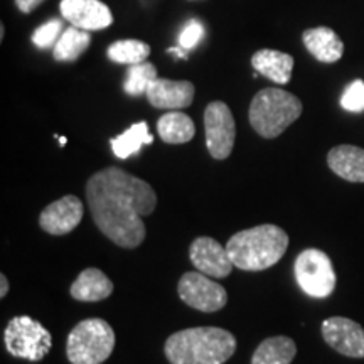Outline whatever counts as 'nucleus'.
Segmentation results:
<instances>
[{"label":"nucleus","instance_id":"obj_11","mask_svg":"<svg viewBox=\"0 0 364 364\" xmlns=\"http://www.w3.org/2000/svg\"><path fill=\"white\" fill-rule=\"evenodd\" d=\"M189 257L196 270L211 279H226L235 267L226 247L209 236H199L191 243Z\"/></svg>","mask_w":364,"mask_h":364},{"label":"nucleus","instance_id":"obj_3","mask_svg":"<svg viewBox=\"0 0 364 364\" xmlns=\"http://www.w3.org/2000/svg\"><path fill=\"white\" fill-rule=\"evenodd\" d=\"M289 248V235L277 225H260L233 235L226 243L231 262L240 270L262 272L279 263Z\"/></svg>","mask_w":364,"mask_h":364},{"label":"nucleus","instance_id":"obj_25","mask_svg":"<svg viewBox=\"0 0 364 364\" xmlns=\"http://www.w3.org/2000/svg\"><path fill=\"white\" fill-rule=\"evenodd\" d=\"M63 24L61 19H51L48 22H44L43 26H39L38 29L34 31L33 34V43L34 46H38L39 49H49V48H54V46L58 44L59 38H61L63 33Z\"/></svg>","mask_w":364,"mask_h":364},{"label":"nucleus","instance_id":"obj_21","mask_svg":"<svg viewBox=\"0 0 364 364\" xmlns=\"http://www.w3.org/2000/svg\"><path fill=\"white\" fill-rule=\"evenodd\" d=\"M152 142L154 136L149 132L147 122H136L129 130H125L124 134L112 139L110 145L113 154L118 159H129L135 156V154H139L144 145H150Z\"/></svg>","mask_w":364,"mask_h":364},{"label":"nucleus","instance_id":"obj_29","mask_svg":"<svg viewBox=\"0 0 364 364\" xmlns=\"http://www.w3.org/2000/svg\"><path fill=\"white\" fill-rule=\"evenodd\" d=\"M167 53L169 54H174V56L181 58V59H188V51H186L184 48H181V46H177V48H169L167 49Z\"/></svg>","mask_w":364,"mask_h":364},{"label":"nucleus","instance_id":"obj_8","mask_svg":"<svg viewBox=\"0 0 364 364\" xmlns=\"http://www.w3.org/2000/svg\"><path fill=\"white\" fill-rule=\"evenodd\" d=\"M177 292L186 306L206 314L221 311L228 304L225 287L201 272H186L177 284Z\"/></svg>","mask_w":364,"mask_h":364},{"label":"nucleus","instance_id":"obj_17","mask_svg":"<svg viewBox=\"0 0 364 364\" xmlns=\"http://www.w3.org/2000/svg\"><path fill=\"white\" fill-rule=\"evenodd\" d=\"M331 171L349 182H364V149L338 145L327 154Z\"/></svg>","mask_w":364,"mask_h":364},{"label":"nucleus","instance_id":"obj_5","mask_svg":"<svg viewBox=\"0 0 364 364\" xmlns=\"http://www.w3.org/2000/svg\"><path fill=\"white\" fill-rule=\"evenodd\" d=\"M115 349V331L103 318H85L73 327L66 341L71 364H102Z\"/></svg>","mask_w":364,"mask_h":364},{"label":"nucleus","instance_id":"obj_4","mask_svg":"<svg viewBox=\"0 0 364 364\" xmlns=\"http://www.w3.org/2000/svg\"><path fill=\"white\" fill-rule=\"evenodd\" d=\"M302 115V102L280 88H263L250 105V125L263 139H275Z\"/></svg>","mask_w":364,"mask_h":364},{"label":"nucleus","instance_id":"obj_32","mask_svg":"<svg viewBox=\"0 0 364 364\" xmlns=\"http://www.w3.org/2000/svg\"><path fill=\"white\" fill-rule=\"evenodd\" d=\"M59 144L66 145V136H61V139H59Z\"/></svg>","mask_w":364,"mask_h":364},{"label":"nucleus","instance_id":"obj_16","mask_svg":"<svg viewBox=\"0 0 364 364\" xmlns=\"http://www.w3.org/2000/svg\"><path fill=\"white\" fill-rule=\"evenodd\" d=\"M252 66L273 83L287 85L292 78L294 58L275 49H260L253 54Z\"/></svg>","mask_w":364,"mask_h":364},{"label":"nucleus","instance_id":"obj_13","mask_svg":"<svg viewBox=\"0 0 364 364\" xmlns=\"http://www.w3.org/2000/svg\"><path fill=\"white\" fill-rule=\"evenodd\" d=\"M59 11L71 26L83 31H102L113 22L110 9L102 0H61Z\"/></svg>","mask_w":364,"mask_h":364},{"label":"nucleus","instance_id":"obj_9","mask_svg":"<svg viewBox=\"0 0 364 364\" xmlns=\"http://www.w3.org/2000/svg\"><path fill=\"white\" fill-rule=\"evenodd\" d=\"M206 147L216 161H225L233 152L236 125L230 107L223 102H213L204 112Z\"/></svg>","mask_w":364,"mask_h":364},{"label":"nucleus","instance_id":"obj_20","mask_svg":"<svg viewBox=\"0 0 364 364\" xmlns=\"http://www.w3.org/2000/svg\"><path fill=\"white\" fill-rule=\"evenodd\" d=\"M297 354V346L290 338H268L255 349L252 364H290Z\"/></svg>","mask_w":364,"mask_h":364},{"label":"nucleus","instance_id":"obj_18","mask_svg":"<svg viewBox=\"0 0 364 364\" xmlns=\"http://www.w3.org/2000/svg\"><path fill=\"white\" fill-rule=\"evenodd\" d=\"M113 292V282L98 268H86L73 282L70 294L80 302H98L108 299Z\"/></svg>","mask_w":364,"mask_h":364},{"label":"nucleus","instance_id":"obj_2","mask_svg":"<svg viewBox=\"0 0 364 364\" xmlns=\"http://www.w3.org/2000/svg\"><path fill=\"white\" fill-rule=\"evenodd\" d=\"M236 351V338L221 327H191L172 334L164 353L171 364H223Z\"/></svg>","mask_w":364,"mask_h":364},{"label":"nucleus","instance_id":"obj_6","mask_svg":"<svg viewBox=\"0 0 364 364\" xmlns=\"http://www.w3.org/2000/svg\"><path fill=\"white\" fill-rule=\"evenodd\" d=\"M7 353L26 361H43L53 348L51 332L29 316H17L9 321L4 331Z\"/></svg>","mask_w":364,"mask_h":364},{"label":"nucleus","instance_id":"obj_7","mask_svg":"<svg viewBox=\"0 0 364 364\" xmlns=\"http://www.w3.org/2000/svg\"><path fill=\"white\" fill-rule=\"evenodd\" d=\"M295 280L304 294L314 299H326L336 289V272L331 258L317 248L304 250L295 258Z\"/></svg>","mask_w":364,"mask_h":364},{"label":"nucleus","instance_id":"obj_19","mask_svg":"<svg viewBox=\"0 0 364 364\" xmlns=\"http://www.w3.org/2000/svg\"><path fill=\"white\" fill-rule=\"evenodd\" d=\"M159 136L166 144H188L196 134L194 122L182 112H169L157 122Z\"/></svg>","mask_w":364,"mask_h":364},{"label":"nucleus","instance_id":"obj_31","mask_svg":"<svg viewBox=\"0 0 364 364\" xmlns=\"http://www.w3.org/2000/svg\"><path fill=\"white\" fill-rule=\"evenodd\" d=\"M4 34H6V27H4V24H0V39H4Z\"/></svg>","mask_w":364,"mask_h":364},{"label":"nucleus","instance_id":"obj_1","mask_svg":"<svg viewBox=\"0 0 364 364\" xmlns=\"http://www.w3.org/2000/svg\"><path fill=\"white\" fill-rule=\"evenodd\" d=\"M86 199L95 225L108 240L130 250L144 243L142 218L157 206L156 191L149 182L120 167H107L86 182Z\"/></svg>","mask_w":364,"mask_h":364},{"label":"nucleus","instance_id":"obj_24","mask_svg":"<svg viewBox=\"0 0 364 364\" xmlns=\"http://www.w3.org/2000/svg\"><path fill=\"white\" fill-rule=\"evenodd\" d=\"M156 80L157 68L154 66L152 63H140V65H134L129 68L124 90L130 95V97H140V95L147 93L150 83Z\"/></svg>","mask_w":364,"mask_h":364},{"label":"nucleus","instance_id":"obj_15","mask_svg":"<svg viewBox=\"0 0 364 364\" xmlns=\"http://www.w3.org/2000/svg\"><path fill=\"white\" fill-rule=\"evenodd\" d=\"M302 41L306 44L307 51L312 54L317 61L331 63L339 61L344 54V43L331 27H314L307 29L302 34Z\"/></svg>","mask_w":364,"mask_h":364},{"label":"nucleus","instance_id":"obj_22","mask_svg":"<svg viewBox=\"0 0 364 364\" xmlns=\"http://www.w3.org/2000/svg\"><path fill=\"white\" fill-rule=\"evenodd\" d=\"M91 44L90 31L78 29V27L71 26L65 29L58 44L54 46V59L59 63H73L80 59L86 49Z\"/></svg>","mask_w":364,"mask_h":364},{"label":"nucleus","instance_id":"obj_12","mask_svg":"<svg viewBox=\"0 0 364 364\" xmlns=\"http://www.w3.org/2000/svg\"><path fill=\"white\" fill-rule=\"evenodd\" d=\"M85 215V206L80 198L68 194L48 204L39 216V226L46 233L54 236H63L71 233L80 225Z\"/></svg>","mask_w":364,"mask_h":364},{"label":"nucleus","instance_id":"obj_30","mask_svg":"<svg viewBox=\"0 0 364 364\" xmlns=\"http://www.w3.org/2000/svg\"><path fill=\"white\" fill-rule=\"evenodd\" d=\"M7 292H9V280H7V277L4 275H0V297H6L7 295Z\"/></svg>","mask_w":364,"mask_h":364},{"label":"nucleus","instance_id":"obj_26","mask_svg":"<svg viewBox=\"0 0 364 364\" xmlns=\"http://www.w3.org/2000/svg\"><path fill=\"white\" fill-rule=\"evenodd\" d=\"M341 107L353 113L364 112V81L354 80L341 97Z\"/></svg>","mask_w":364,"mask_h":364},{"label":"nucleus","instance_id":"obj_27","mask_svg":"<svg viewBox=\"0 0 364 364\" xmlns=\"http://www.w3.org/2000/svg\"><path fill=\"white\" fill-rule=\"evenodd\" d=\"M204 34L206 33H204V26L201 24V21L189 19L179 34V46L184 48L186 51H191V49H194L196 46L201 43Z\"/></svg>","mask_w":364,"mask_h":364},{"label":"nucleus","instance_id":"obj_23","mask_svg":"<svg viewBox=\"0 0 364 364\" xmlns=\"http://www.w3.org/2000/svg\"><path fill=\"white\" fill-rule=\"evenodd\" d=\"M107 54L113 63L134 66L147 61L150 54V46L139 39H122L110 44Z\"/></svg>","mask_w":364,"mask_h":364},{"label":"nucleus","instance_id":"obj_10","mask_svg":"<svg viewBox=\"0 0 364 364\" xmlns=\"http://www.w3.org/2000/svg\"><path fill=\"white\" fill-rule=\"evenodd\" d=\"M322 338L334 351L348 358H364V329L346 317H329L322 322Z\"/></svg>","mask_w":364,"mask_h":364},{"label":"nucleus","instance_id":"obj_14","mask_svg":"<svg viewBox=\"0 0 364 364\" xmlns=\"http://www.w3.org/2000/svg\"><path fill=\"white\" fill-rule=\"evenodd\" d=\"M194 85L191 81H174L166 78H157L149 86L147 97L149 103L154 108L161 110H179V108H188L194 100Z\"/></svg>","mask_w":364,"mask_h":364},{"label":"nucleus","instance_id":"obj_28","mask_svg":"<svg viewBox=\"0 0 364 364\" xmlns=\"http://www.w3.org/2000/svg\"><path fill=\"white\" fill-rule=\"evenodd\" d=\"M44 0H16V6L22 14H31L34 9H38Z\"/></svg>","mask_w":364,"mask_h":364}]
</instances>
